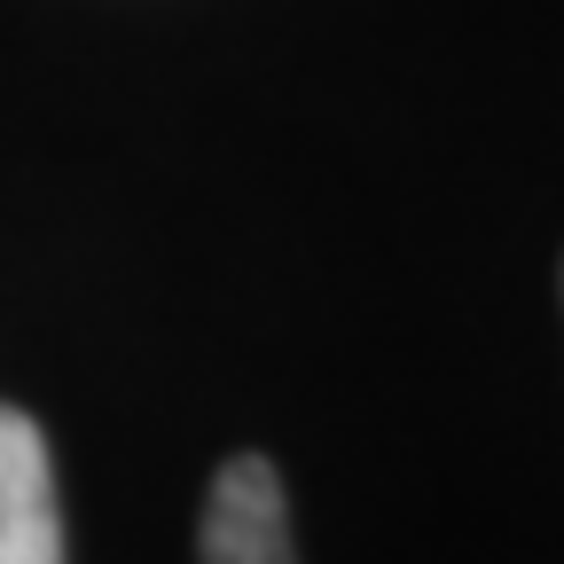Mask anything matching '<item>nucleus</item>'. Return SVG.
Here are the masks:
<instances>
[{"instance_id": "obj_1", "label": "nucleus", "mask_w": 564, "mask_h": 564, "mask_svg": "<svg viewBox=\"0 0 564 564\" xmlns=\"http://www.w3.org/2000/svg\"><path fill=\"white\" fill-rule=\"evenodd\" d=\"M196 564H299L291 541V502L267 455H228L204 486L196 518Z\"/></svg>"}, {"instance_id": "obj_2", "label": "nucleus", "mask_w": 564, "mask_h": 564, "mask_svg": "<svg viewBox=\"0 0 564 564\" xmlns=\"http://www.w3.org/2000/svg\"><path fill=\"white\" fill-rule=\"evenodd\" d=\"M0 564H63L55 455L24 408L0 400Z\"/></svg>"}]
</instances>
